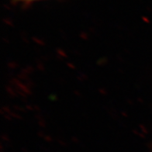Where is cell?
<instances>
[{
  "label": "cell",
  "instance_id": "6da1fadb",
  "mask_svg": "<svg viewBox=\"0 0 152 152\" xmlns=\"http://www.w3.org/2000/svg\"><path fill=\"white\" fill-rule=\"evenodd\" d=\"M20 1H23V2H33V1H36V0H20Z\"/></svg>",
  "mask_w": 152,
  "mask_h": 152
}]
</instances>
